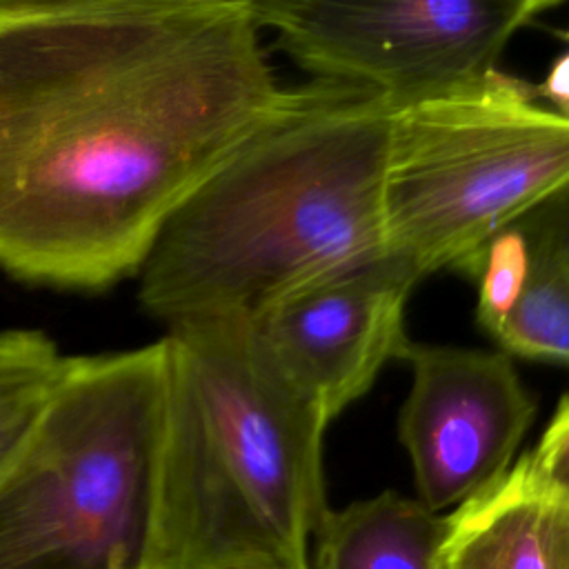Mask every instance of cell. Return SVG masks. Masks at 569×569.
Wrapping results in <instances>:
<instances>
[{"mask_svg":"<svg viewBox=\"0 0 569 569\" xmlns=\"http://www.w3.org/2000/svg\"><path fill=\"white\" fill-rule=\"evenodd\" d=\"M249 0H0V271L104 291L280 104Z\"/></svg>","mask_w":569,"mask_h":569,"instance_id":"6da1fadb","label":"cell"},{"mask_svg":"<svg viewBox=\"0 0 569 569\" xmlns=\"http://www.w3.org/2000/svg\"><path fill=\"white\" fill-rule=\"evenodd\" d=\"M396 100L338 80L280 104L182 200L136 273L167 329L256 318L387 256L382 180Z\"/></svg>","mask_w":569,"mask_h":569,"instance_id":"7a4b0ae2","label":"cell"},{"mask_svg":"<svg viewBox=\"0 0 569 569\" xmlns=\"http://www.w3.org/2000/svg\"><path fill=\"white\" fill-rule=\"evenodd\" d=\"M147 569H309L329 422L249 318L167 329Z\"/></svg>","mask_w":569,"mask_h":569,"instance_id":"3957f363","label":"cell"},{"mask_svg":"<svg viewBox=\"0 0 569 569\" xmlns=\"http://www.w3.org/2000/svg\"><path fill=\"white\" fill-rule=\"evenodd\" d=\"M164 342L62 356L0 478V569H147Z\"/></svg>","mask_w":569,"mask_h":569,"instance_id":"277c9868","label":"cell"},{"mask_svg":"<svg viewBox=\"0 0 569 569\" xmlns=\"http://www.w3.org/2000/svg\"><path fill=\"white\" fill-rule=\"evenodd\" d=\"M569 187V120L502 71L391 116L382 231L420 278L460 269L491 236Z\"/></svg>","mask_w":569,"mask_h":569,"instance_id":"5b68a950","label":"cell"},{"mask_svg":"<svg viewBox=\"0 0 569 569\" xmlns=\"http://www.w3.org/2000/svg\"><path fill=\"white\" fill-rule=\"evenodd\" d=\"M278 49L322 80L413 102L469 87L498 71L513 33L551 0H249Z\"/></svg>","mask_w":569,"mask_h":569,"instance_id":"8992f818","label":"cell"},{"mask_svg":"<svg viewBox=\"0 0 569 569\" xmlns=\"http://www.w3.org/2000/svg\"><path fill=\"white\" fill-rule=\"evenodd\" d=\"M398 358L411 367L398 436L416 498L436 513L456 511L509 471L536 402L505 351L407 340Z\"/></svg>","mask_w":569,"mask_h":569,"instance_id":"52a82bcc","label":"cell"},{"mask_svg":"<svg viewBox=\"0 0 569 569\" xmlns=\"http://www.w3.org/2000/svg\"><path fill=\"white\" fill-rule=\"evenodd\" d=\"M422 278L385 256L305 287L251 318L282 376L331 422L409 340L405 305Z\"/></svg>","mask_w":569,"mask_h":569,"instance_id":"ba28073f","label":"cell"},{"mask_svg":"<svg viewBox=\"0 0 569 569\" xmlns=\"http://www.w3.org/2000/svg\"><path fill=\"white\" fill-rule=\"evenodd\" d=\"M449 531V513L382 491L342 509L327 507L309 542V569H445Z\"/></svg>","mask_w":569,"mask_h":569,"instance_id":"9c48e42d","label":"cell"},{"mask_svg":"<svg viewBox=\"0 0 569 569\" xmlns=\"http://www.w3.org/2000/svg\"><path fill=\"white\" fill-rule=\"evenodd\" d=\"M449 518L445 569H569V509L491 485Z\"/></svg>","mask_w":569,"mask_h":569,"instance_id":"30bf717a","label":"cell"},{"mask_svg":"<svg viewBox=\"0 0 569 569\" xmlns=\"http://www.w3.org/2000/svg\"><path fill=\"white\" fill-rule=\"evenodd\" d=\"M527 236L533 249L531 276L493 338L505 353L569 365V258L529 231Z\"/></svg>","mask_w":569,"mask_h":569,"instance_id":"8fae6325","label":"cell"},{"mask_svg":"<svg viewBox=\"0 0 569 569\" xmlns=\"http://www.w3.org/2000/svg\"><path fill=\"white\" fill-rule=\"evenodd\" d=\"M533 264L531 240L520 222L491 236L458 271L478 284L476 316L480 327L496 336L518 305Z\"/></svg>","mask_w":569,"mask_h":569,"instance_id":"7c38bea8","label":"cell"},{"mask_svg":"<svg viewBox=\"0 0 569 569\" xmlns=\"http://www.w3.org/2000/svg\"><path fill=\"white\" fill-rule=\"evenodd\" d=\"M493 487L513 498L569 509V393L560 398L538 445Z\"/></svg>","mask_w":569,"mask_h":569,"instance_id":"4fadbf2b","label":"cell"},{"mask_svg":"<svg viewBox=\"0 0 569 569\" xmlns=\"http://www.w3.org/2000/svg\"><path fill=\"white\" fill-rule=\"evenodd\" d=\"M58 347L0 371V478L29 438L56 382Z\"/></svg>","mask_w":569,"mask_h":569,"instance_id":"5bb4252c","label":"cell"},{"mask_svg":"<svg viewBox=\"0 0 569 569\" xmlns=\"http://www.w3.org/2000/svg\"><path fill=\"white\" fill-rule=\"evenodd\" d=\"M531 236L549 242L569 258V187L518 220Z\"/></svg>","mask_w":569,"mask_h":569,"instance_id":"9a60e30c","label":"cell"},{"mask_svg":"<svg viewBox=\"0 0 569 569\" xmlns=\"http://www.w3.org/2000/svg\"><path fill=\"white\" fill-rule=\"evenodd\" d=\"M558 36H562L565 47L551 62L545 80L533 84V96L538 102L551 104V111L569 120V29L558 31Z\"/></svg>","mask_w":569,"mask_h":569,"instance_id":"2e32d148","label":"cell"},{"mask_svg":"<svg viewBox=\"0 0 569 569\" xmlns=\"http://www.w3.org/2000/svg\"><path fill=\"white\" fill-rule=\"evenodd\" d=\"M56 342L36 329H2L0 331V371L27 362L49 349Z\"/></svg>","mask_w":569,"mask_h":569,"instance_id":"e0dca14e","label":"cell"}]
</instances>
